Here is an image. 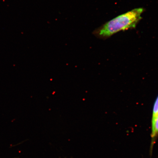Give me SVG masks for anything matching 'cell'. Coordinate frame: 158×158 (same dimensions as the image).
Here are the masks:
<instances>
[{
    "label": "cell",
    "instance_id": "obj_1",
    "mask_svg": "<svg viewBox=\"0 0 158 158\" xmlns=\"http://www.w3.org/2000/svg\"><path fill=\"white\" fill-rule=\"evenodd\" d=\"M144 9L139 8L116 17L94 31L93 34L100 39H106L119 32L135 28L142 18Z\"/></svg>",
    "mask_w": 158,
    "mask_h": 158
},
{
    "label": "cell",
    "instance_id": "obj_2",
    "mask_svg": "<svg viewBox=\"0 0 158 158\" xmlns=\"http://www.w3.org/2000/svg\"><path fill=\"white\" fill-rule=\"evenodd\" d=\"M158 135V116L152 119V146L155 143L156 138Z\"/></svg>",
    "mask_w": 158,
    "mask_h": 158
},
{
    "label": "cell",
    "instance_id": "obj_3",
    "mask_svg": "<svg viewBox=\"0 0 158 158\" xmlns=\"http://www.w3.org/2000/svg\"><path fill=\"white\" fill-rule=\"evenodd\" d=\"M158 116V96L154 104L153 110V115L152 119H154Z\"/></svg>",
    "mask_w": 158,
    "mask_h": 158
},
{
    "label": "cell",
    "instance_id": "obj_4",
    "mask_svg": "<svg viewBox=\"0 0 158 158\" xmlns=\"http://www.w3.org/2000/svg\"></svg>",
    "mask_w": 158,
    "mask_h": 158
}]
</instances>
